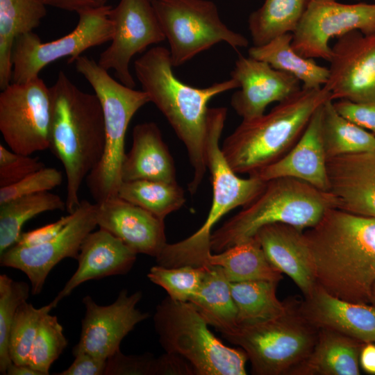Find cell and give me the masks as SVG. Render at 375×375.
<instances>
[{
	"label": "cell",
	"instance_id": "3957f363",
	"mask_svg": "<svg viewBox=\"0 0 375 375\" xmlns=\"http://www.w3.org/2000/svg\"><path fill=\"white\" fill-rule=\"evenodd\" d=\"M49 92V149L65 169L67 210L72 213L80 204L78 192L83 182L99 164L104 151V115L98 97L80 90L62 71Z\"/></svg>",
	"mask_w": 375,
	"mask_h": 375
},
{
	"label": "cell",
	"instance_id": "4fadbf2b",
	"mask_svg": "<svg viewBox=\"0 0 375 375\" xmlns=\"http://www.w3.org/2000/svg\"><path fill=\"white\" fill-rule=\"evenodd\" d=\"M353 31L375 34V3L345 4L335 0H309L292 33V46L301 56L329 61V42Z\"/></svg>",
	"mask_w": 375,
	"mask_h": 375
},
{
	"label": "cell",
	"instance_id": "74e56055",
	"mask_svg": "<svg viewBox=\"0 0 375 375\" xmlns=\"http://www.w3.org/2000/svg\"><path fill=\"white\" fill-rule=\"evenodd\" d=\"M67 345L63 328L56 315L49 312L42 318L29 356L28 365L49 374L51 365L59 358Z\"/></svg>",
	"mask_w": 375,
	"mask_h": 375
},
{
	"label": "cell",
	"instance_id": "9a60e30c",
	"mask_svg": "<svg viewBox=\"0 0 375 375\" xmlns=\"http://www.w3.org/2000/svg\"><path fill=\"white\" fill-rule=\"evenodd\" d=\"M109 17L113 36L97 62L107 71L113 69L119 82L133 88L135 83L129 68L131 59L149 46L165 40V36L151 0H120L111 8Z\"/></svg>",
	"mask_w": 375,
	"mask_h": 375
},
{
	"label": "cell",
	"instance_id": "f35d334b",
	"mask_svg": "<svg viewBox=\"0 0 375 375\" xmlns=\"http://www.w3.org/2000/svg\"><path fill=\"white\" fill-rule=\"evenodd\" d=\"M209 266L166 267L158 265L150 269L147 277L162 288L173 300L189 301L200 287Z\"/></svg>",
	"mask_w": 375,
	"mask_h": 375
},
{
	"label": "cell",
	"instance_id": "8fae6325",
	"mask_svg": "<svg viewBox=\"0 0 375 375\" xmlns=\"http://www.w3.org/2000/svg\"><path fill=\"white\" fill-rule=\"evenodd\" d=\"M111 8L106 5L78 12L76 28L56 40L43 42L33 31L17 37L12 51V83L28 82L55 60L69 57L68 62L72 63L85 50L110 42L114 33Z\"/></svg>",
	"mask_w": 375,
	"mask_h": 375
},
{
	"label": "cell",
	"instance_id": "8992f818",
	"mask_svg": "<svg viewBox=\"0 0 375 375\" xmlns=\"http://www.w3.org/2000/svg\"><path fill=\"white\" fill-rule=\"evenodd\" d=\"M331 208H335V201L329 192L294 178L269 180L251 202L212 232L211 249L221 252L253 237L261 227L270 224L310 228Z\"/></svg>",
	"mask_w": 375,
	"mask_h": 375
},
{
	"label": "cell",
	"instance_id": "f6af8a7d",
	"mask_svg": "<svg viewBox=\"0 0 375 375\" xmlns=\"http://www.w3.org/2000/svg\"><path fill=\"white\" fill-rule=\"evenodd\" d=\"M74 360L66 369L58 375H105L107 360L95 357L88 353L74 356Z\"/></svg>",
	"mask_w": 375,
	"mask_h": 375
},
{
	"label": "cell",
	"instance_id": "ee69618b",
	"mask_svg": "<svg viewBox=\"0 0 375 375\" xmlns=\"http://www.w3.org/2000/svg\"><path fill=\"white\" fill-rule=\"evenodd\" d=\"M73 213H69L57 221L28 232H22L14 245L31 247L43 244L56 237L70 222Z\"/></svg>",
	"mask_w": 375,
	"mask_h": 375
},
{
	"label": "cell",
	"instance_id": "7bdbcfd3",
	"mask_svg": "<svg viewBox=\"0 0 375 375\" xmlns=\"http://www.w3.org/2000/svg\"><path fill=\"white\" fill-rule=\"evenodd\" d=\"M333 105L342 117L375 135V101L358 103L340 99Z\"/></svg>",
	"mask_w": 375,
	"mask_h": 375
},
{
	"label": "cell",
	"instance_id": "836d02e7",
	"mask_svg": "<svg viewBox=\"0 0 375 375\" xmlns=\"http://www.w3.org/2000/svg\"><path fill=\"white\" fill-rule=\"evenodd\" d=\"M322 128L327 159L375 150V135L340 115L331 99L323 104Z\"/></svg>",
	"mask_w": 375,
	"mask_h": 375
},
{
	"label": "cell",
	"instance_id": "9c48e42d",
	"mask_svg": "<svg viewBox=\"0 0 375 375\" xmlns=\"http://www.w3.org/2000/svg\"><path fill=\"white\" fill-rule=\"evenodd\" d=\"M319 330L302 315L299 302L292 301L279 316L238 326L222 336L245 351L253 374L290 375L312 351Z\"/></svg>",
	"mask_w": 375,
	"mask_h": 375
},
{
	"label": "cell",
	"instance_id": "c3c4849f",
	"mask_svg": "<svg viewBox=\"0 0 375 375\" xmlns=\"http://www.w3.org/2000/svg\"><path fill=\"white\" fill-rule=\"evenodd\" d=\"M7 375H43L29 365H17L12 362L6 370Z\"/></svg>",
	"mask_w": 375,
	"mask_h": 375
},
{
	"label": "cell",
	"instance_id": "7402d4cb",
	"mask_svg": "<svg viewBox=\"0 0 375 375\" xmlns=\"http://www.w3.org/2000/svg\"><path fill=\"white\" fill-rule=\"evenodd\" d=\"M302 315L319 329L335 331L363 342H375V306L341 299L316 285L299 302Z\"/></svg>",
	"mask_w": 375,
	"mask_h": 375
},
{
	"label": "cell",
	"instance_id": "8d00e7d4",
	"mask_svg": "<svg viewBox=\"0 0 375 375\" xmlns=\"http://www.w3.org/2000/svg\"><path fill=\"white\" fill-rule=\"evenodd\" d=\"M30 285L6 274L0 275V374H6L12 362L8 350L10 327L19 306L26 301Z\"/></svg>",
	"mask_w": 375,
	"mask_h": 375
},
{
	"label": "cell",
	"instance_id": "681fc988",
	"mask_svg": "<svg viewBox=\"0 0 375 375\" xmlns=\"http://www.w3.org/2000/svg\"><path fill=\"white\" fill-rule=\"evenodd\" d=\"M370 304L375 306V283H374V284L373 285V288H372Z\"/></svg>",
	"mask_w": 375,
	"mask_h": 375
},
{
	"label": "cell",
	"instance_id": "7a4b0ae2",
	"mask_svg": "<svg viewBox=\"0 0 375 375\" xmlns=\"http://www.w3.org/2000/svg\"><path fill=\"white\" fill-rule=\"evenodd\" d=\"M172 67L169 51L163 47L149 49L134 62V71L142 90L185 147L193 169L188 190L193 194L207 170L208 103L215 96L239 85L231 78L206 88H194L177 78Z\"/></svg>",
	"mask_w": 375,
	"mask_h": 375
},
{
	"label": "cell",
	"instance_id": "277c9868",
	"mask_svg": "<svg viewBox=\"0 0 375 375\" xmlns=\"http://www.w3.org/2000/svg\"><path fill=\"white\" fill-rule=\"evenodd\" d=\"M331 99L324 88H302L268 113L241 124L223 142L224 157L236 174L252 175L285 156L315 110ZM332 100V99H331Z\"/></svg>",
	"mask_w": 375,
	"mask_h": 375
},
{
	"label": "cell",
	"instance_id": "f1b7e54d",
	"mask_svg": "<svg viewBox=\"0 0 375 375\" xmlns=\"http://www.w3.org/2000/svg\"><path fill=\"white\" fill-rule=\"evenodd\" d=\"M208 325L222 335L237 327V309L231 291L230 281L223 269L210 265L196 293L189 300Z\"/></svg>",
	"mask_w": 375,
	"mask_h": 375
},
{
	"label": "cell",
	"instance_id": "52a82bcc",
	"mask_svg": "<svg viewBox=\"0 0 375 375\" xmlns=\"http://www.w3.org/2000/svg\"><path fill=\"white\" fill-rule=\"evenodd\" d=\"M72 63L93 88L104 115V151L100 162L85 179L92 197L99 203L117 196L122 183L121 171L128 124L150 99L143 90H135L113 79L92 58L81 56Z\"/></svg>",
	"mask_w": 375,
	"mask_h": 375
},
{
	"label": "cell",
	"instance_id": "6da1fadb",
	"mask_svg": "<svg viewBox=\"0 0 375 375\" xmlns=\"http://www.w3.org/2000/svg\"><path fill=\"white\" fill-rule=\"evenodd\" d=\"M304 235L317 284L341 299L370 303L375 283V218L331 208Z\"/></svg>",
	"mask_w": 375,
	"mask_h": 375
},
{
	"label": "cell",
	"instance_id": "cb8c5ba5",
	"mask_svg": "<svg viewBox=\"0 0 375 375\" xmlns=\"http://www.w3.org/2000/svg\"><path fill=\"white\" fill-rule=\"evenodd\" d=\"M269 262L295 283L305 297L317 285L315 266L304 230L283 223L261 227L254 235Z\"/></svg>",
	"mask_w": 375,
	"mask_h": 375
},
{
	"label": "cell",
	"instance_id": "83f0119b",
	"mask_svg": "<svg viewBox=\"0 0 375 375\" xmlns=\"http://www.w3.org/2000/svg\"><path fill=\"white\" fill-rule=\"evenodd\" d=\"M292 40V33L281 35L265 44L249 48V56L294 76L301 83L302 88H322L328 77V68L299 54L293 49Z\"/></svg>",
	"mask_w": 375,
	"mask_h": 375
},
{
	"label": "cell",
	"instance_id": "5b68a950",
	"mask_svg": "<svg viewBox=\"0 0 375 375\" xmlns=\"http://www.w3.org/2000/svg\"><path fill=\"white\" fill-rule=\"evenodd\" d=\"M226 116V108L208 109L206 160L207 169L210 173L212 199L208 216L203 224L192 235L178 242L167 243L156 258L158 265L166 267L209 266L213 226L231 210L251 202L265 185V181L255 176L251 175L247 178L239 177L224 157L219 140Z\"/></svg>",
	"mask_w": 375,
	"mask_h": 375
},
{
	"label": "cell",
	"instance_id": "60d3db41",
	"mask_svg": "<svg viewBox=\"0 0 375 375\" xmlns=\"http://www.w3.org/2000/svg\"><path fill=\"white\" fill-rule=\"evenodd\" d=\"M44 167L38 158L16 153L0 144V188L14 184Z\"/></svg>",
	"mask_w": 375,
	"mask_h": 375
},
{
	"label": "cell",
	"instance_id": "44dd1931",
	"mask_svg": "<svg viewBox=\"0 0 375 375\" xmlns=\"http://www.w3.org/2000/svg\"><path fill=\"white\" fill-rule=\"evenodd\" d=\"M323 104L313 113L304 132L294 146L278 160L252 176H257L263 181L281 177L294 178L320 190L328 192L327 158L322 128Z\"/></svg>",
	"mask_w": 375,
	"mask_h": 375
},
{
	"label": "cell",
	"instance_id": "d6a6232c",
	"mask_svg": "<svg viewBox=\"0 0 375 375\" xmlns=\"http://www.w3.org/2000/svg\"><path fill=\"white\" fill-rule=\"evenodd\" d=\"M65 209L66 202L49 191L0 205V255L16 244L27 221L44 212Z\"/></svg>",
	"mask_w": 375,
	"mask_h": 375
},
{
	"label": "cell",
	"instance_id": "7c38bea8",
	"mask_svg": "<svg viewBox=\"0 0 375 375\" xmlns=\"http://www.w3.org/2000/svg\"><path fill=\"white\" fill-rule=\"evenodd\" d=\"M51 117L49 88L39 76L1 90L0 131L12 151L31 156L49 149Z\"/></svg>",
	"mask_w": 375,
	"mask_h": 375
},
{
	"label": "cell",
	"instance_id": "ac0fdd59",
	"mask_svg": "<svg viewBox=\"0 0 375 375\" xmlns=\"http://www.w3.org/2000/svg\"><path fill=\"white\" fill-rule=\"evenodd\" d=\"M240 90L233 94L231 106L242 120L265 114L273 102H281L301 89L294 76L250 56H239L231 73Z\"/></svg>",
	"mask_w": 375,
	"mask_h": 375
},
{
	"label": "cell",
	"instance_id": "816d5d0a",
	"mask_svg": "<svg viewBox=\"0 0 375 375\" xmlns=\"http://www.w3.org/2000/svg\"><path fill=\"white\" fill-rule=\"evenodd\" d=\"M375 1V0H374Z\"/></svg>",
	"mask_w": 375,
	"mask_h": 375
},
{
	"label": "cell",
	"instance_id": "e0dca14e",
	"mask_svg": "<svg viewBox=\"0 0 375 375\" xmlns=\"http://www.w3.org/2000/svg\"><path fill=\"white\" fill-rule=\"evenodd\" d=\"M328 62L322 88L333 101H375V34L353 31L337 38Z\"/></svg>",
	"mask_w": 375,
	"mask_h": 375
},
{
	"label": "cell",
	"instance_id": "ba28073f",
	"mask_svg": "<svg viewBox=\"0 0 375 375\" xmlns=\"http://www.w3.org/2000/svg\"><path fill=\"white\" fill-rule=\"evenodd\" d=\"M153 324L165 352L185 358L196 375L247 374L245 351L223 344L190 302L167 297L156 306Z\"/></svg>",
	"mask_w": 375,
	"mask_h": 375
},
{
	"label": "cell",
	"instance_id": "ffe728a7",
	"mask_svg": "<svg viewBox=\"0 0 375 375\" xmlns=\"http://www.w3.org/2000/svg\"><path fill=\"white\" fill-rule=\"evenodd\" d=\"M326 169L335 208L375 218V150L328 158Z\"/></svg>",
	"mask_w": 375,
	"mask_h": 375
},
{
	"label": "cell",
	"instance_id": "d6986e66",
	"mask_svg": "<svg viewBox=\"0 0 375 375\" xmlns=\"http://www.w3.org/2000/svg\"><path fill=\"white\" fill-rule=\"evenodd\" d=\"M97 204V226L131 250L156 258L167 244L164 220L118 195Z\"/></svg>",
	"mask_w": 375,
	"mask_h": 375
},
{
	"label": "cell",
	"instance_id": "30bf717a",
	"mask_svg": "<svg viewBox=\"0 0 375 375\" xmlns=\"http://www.w3.org/2000/svg\"><path fill=\"white\" fill-rule=\"evenodd\" d=\"M156 15L169 45L173 67L180 66L219 42L244 48L248 40L230 29L209 0H154Z\"/></svg>",
	"mask_w": 375,
	"mask_h": 375
},
{
	"label": "cell",
	"instance_id": "484cf974",
	"mask_svg": "<svg viewBox=\"0 0 375 375\" xmlns=\"http://www.w3.org/2000/svg\"><path fill=\"white\" fill-rule=\"evenodd\" d=\"M361 340L320 328L315 344L290 375H358Z\"/></svg>",
	"mask_w": 375,
	"mask_h": 375
},
{
	"label": "cell",
	"instance_id": "d4e9b609",
	"mask_svg": "<svg viewBox=\"0 0 375 375\" xmlns=\"http://www.w3.org/2000/svg\"><path fill=\"white\" fill-rule=\"evenodd\" d=\"M122 180H149L177 183L173 158L154 122L137 124L133 130V144L124 156Z\"/></svg>",
	"mask_w": 375,
	"mask_h": 375
},
{
	"label": "cell",
	"instance_id": "f907efd6",
	"mask_svg": "<svg viewBox=\"0 0 375 375\" xmlns=\"http://www.w3.org/2000/svg\"><path fill=\"white\" fill-rule=\"evenodd\" d=\"M151 1H154V0H151Z\"/></svg>",
	"mask_w": 375,
	"mask_h": 375
},
{
	"label": "cell",
	"instance_id": "ab89813d",
	"mask_svg": "<svg viewBox=\"0 0 375 375\" xmlns=\"http://www.w3.org/2000/svg\"><path fill=\"white\" fill-rule=\"evenodd\" d=\"M62 182L60 171L46 167L36 171L18 182L0 188V205L25 196L48 192Z\"/></svg>",
	"mask_w": 375,
	"mask_h": 375
},
{
	"label": "cell",
	"instance_id": "2e32d148",
	"mask_svg": "<svg viewBox=\"0 0 375 375\" xmlns=\"http://www.w3.org/2000/svg\"><path fill=\"white\" fill-rule=\"evenodd\" d=\"M142 294H128L124 289L111 304L101 306L90 296L83 299L85 315L78 343L73 347L74 356L88 353L107 360L120 350L122 340L134 327L149 317V314L136 308Z\"/></svg>",
	"mask_w": 375,
	"mask_h": 375
},
{
	"label": "cell",
	"instance_id": "b9f144b4",
	"mask_svg": "<svg viewBox=\"0 0 375 375\" xmlns=\"http://www.w3.org/2000/svg\"><path fill=\"white\" fill-rule=\"evenodd\" d=\"M105 375H158V358L127 356L119 350L107 359Z\"/></svg>",
	"mask_w": 375,
	"mask_h": 375
},
{
	"label": "cell",
	"instance_id": "bcb514c9",
	"mask_svg": "<svg viewBox=\"0 0 375 375\" xmlns=\"http://www.w3.org/2000/svg\"><path fill=\"white\" fill-rule=\"evenodd\" d=\"M49 6L56 8L74 11L77 13L83 10L95 9L106 4L108 0H42Z\"/></svg>",
	"mask_w": 375,
	"mask_h": 375
},
{
	"label": "cell",
	"instance_id": "4316f807",
	"mask_svg": "<svg viewBox=\"0 0 375 375\" xmlns=\"http://www.w3.org/2000/svg\"><path fill=\"white\" fill-rule=\"evenodd\" d=\"M42 0H0V88L12 81V51L17 37L32 32L47 15Z\"/></svg>",
	"mask_w": 375,
	"mask_h": 375
},
{
	"label": "cell",
	"instance_id": "f546056e",
	"mask_svg": "<svg viewBox=\"0 0 375 375\" xmlns=\"http://www.w3.org/2000/svg\"><path fill=\"white\" fill-rule=\"evenodd\" d=\"M210 265L223 269L231 282L264 280L278 283L282 273L267 260L256 236L208 257Z\"/></svg>",
	"mask_w": 375,
	"mask_h": 375
},
{
	"label": "cell",
	"instance_id": "e575fe53",
	"mask_svg": "<svg viewBox=\"0 0 375 375\" xmlns=\"http://www.w3.org/2000/svg\"><path fill=\"white\" fill-rule=\"evenodd\" d=\"M117 195L162 220L185 202L184 191L177 183L149 180L123 181Z\"/></svg>",
	"mask_w": 375,
	"mask_h": 375
},
{
	"label": "cell",
	"instance_id": "7dc6e473",
	"mask_svg": "<svg viewBox=\"0 0 375 375\" xmlns=\"http://www.w3.org/2000/svg\"><path fill=\"white\" fill-rule=\"evenodd\" d=\"M359 365L364 372L375 375V342H365L360 351Z\"/></svg>",
	"mask_w": 375,
	"mask_h": 375
},
{
	"label": "cell",
	"instance_id": "4dcf8cb0",
	"mask_svg": "<svg viewBox=\"0 0 375 375\" xmlns=\"http://www.w3.org/2000/svg\"><path fill=\"white\" fill-rule=\"evenodd\" d=\"M278 283L264 280L230 282L238 326L262 322L285 311L287 302L280 301L276 296Z\"/></svg>",
	"mask_w": 375,
	"mask_h": 375
},
{
	"label": "cell",
	"instance_id": "5bb4252c",
	"mask_svg": "<svg viewBox=\"0 0 375 375\" xmlns=\"http://www.w3.org/2000/svg\"><path fill=\"white\" fill-rule=\"evenodd\" d=\"M67 225L53 238L38 246H12L0 255L2 267L24 273L33 295L39 294L51 269L66 258L77 259L81 246L96 226L97 204L81 200Z\"/></svg>",
	"mask_w": 375,
	"mask_h": 375
},
{
	"label": "cell",
	"instance_id": "1f68e13d",
	"mask_svg": "<svg viewBox=\"0 0 375 375\" xmlns=\"http://www.w3.org/2000/svg\"><path fill=\"white\" fill-rule=\"evenodd\" d=\"M309 0H265L251 13L249 29L253 46H260L281 35L293 33Z\"/></svg>",
	"mask_w": 375,
	"mask_h": 375
},
{
	"label": "cell",
	"instance_id": "d590c367",
	"mask_svg": "<svg viewBox=\"0 0 375 375\" xmlns=\"http://www.w3.org/2000/svg\"><path fill=\"white\" fill-rule=\"evenodd\" d=\"M53 308L51 303L40 308L26 301L19 306L10 327L8 340L9 354L13 363L28 365L40 322Z\"/></svg>",
	"mask_w": 375,
	"mask_h": 375
},
{
	"label": "cell",
	"instance_id": "603a6c76",
	"mask_svg": "<svg viewBox=\"0 0 375 375\" xmlns=\"http://www.w3.org/2000/svg\"><path fill=\"white\" fill-rule=\"evenodd\" d=\"M136 258L135 251L108 231L100 228L92 231L81 246L77 269L51 303L55 308L85 281L126 274Z\"/></svg>",
	"mask_w": 375,
	"mask_h": 375
}]
</instances>
